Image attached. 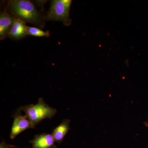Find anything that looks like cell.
<instances>
[{"mask_svg": "<svg viewBox=\"0 0 148 148\" xmlns=\"http://www.w3.org/2000/svg\"><path fill=\"white\" fill-rule=\"evenodd\" d=\"M70 123L71 121L70 120H64L61 124L53 130L51 135L53 136L55 142L60 144L63 141L70 129Z\"/></svg>", "mask_w": 148, "mask_h": 148, "instance_id": "obj_8", "label": "cell"}, {"mask_svg": "<svg viewBox=\"0 0 148 148\" xmlns=\"http://www.w3.org/2000/svg\"><path fill=\"white\" fill-rule=\"evenodd\" d=\"M15 18L6 12H2L0 16V38L1 40L8 36Z\"/></svg>", "mask_w": 148, "mask_h": 148, "instance_id": "obj_6", "label": "cell"}, {"mask_svg": "<svg viewBox=\"0 0 148 148\" xmlns=\"http://www.w3.org/2000/svg\"><path fill=\"white\" fill-rule=\"evenodd\" d=\"M17 147L16 146L10 144H7L5 142H3L0 144V148H15Z\"/></svg>", "mask_w": 148, "mask_h": 148, "instance_id": "obj_10", "label": "cell"}, {"mask_svg": "<svg viewBox=\"0 0 148 148\" xmlns=\"http://www.w3.org/2000/svg\"><path fill=\"white\" fill-rule=\"evenodd\" d=\"M19 109L24 112L25 116L35 127L42 120L51 119L57 113L56 109L47 105L42 98L39 99L36 105L30 104L22 106Z\"/></svg>", "mask_w": 148, "mask_h": 148, "instance_id": "obj_1", "label": "cell"}, {"mask_svg": "<svg viewBox=\"0 0 148 148\" xmlns=\"http://www.w3.org/2000/svg\"><path fill=\"white\" fill-rule=\"evenodd\" d=\"M27 31L28 35L34 36L48 37L50 36L48 31L44 32L36 27H27Z\"/></svg>", "mask_w": 148, "mask_h": 148, "instance_id": "obj_9", "label": "cell"}, {"mask_svg": "<svg viewBox=\"0 0 148 148\" xmlns=\"http://www.w3.org/2000/svg\"><path fill=\"white\" fill-rule=\"evenodd\" d=\"M27 28L25 22L19 18H15L8 36L15 40L22 38L28 35Z\"/></svg>", "mask_w": 148, "mask_h": 148, "instance_id": "obj_7", "label": "cell"}, {"mask_svg": "<svg viewBox=\"0 0 148 148\" xmlns=\"http://www.w3.org/2000/svg\"><path fill=\"white\" fill-rule=\"evenodd\" d=\"M9 5L12 13L24 22L36 23L39 21V14L35 5L30 1H12Z\"/></svg>", "mask_w": 148, "mask_h": 148, "instance_id": "obj_2", "label": "cell"}, {"mask_svg": "<svg viewBox=\"0 0 148 148\" xmlns=\"http://www.w3.org/2000/svg\"><path fill=\"white\" fill-rule=\"evenodd\" d=\"M72 1L70 0H54L51 3L47 18L49 20L61 21L66 26L71 24L69 11Z\"/></svg>", "mask_w": 148, "mask_h": 148, "instance_id": "obj_3", "label": "cell"}, {"mask_svg": "<svg viewBox=\"0 0 148 148\" xmlns=\"http://www.w3.org/2000/svg\"><path fill=\"white\" fill-rule=\"evenodd\" d=\"M35 126L31 123L26 116L21 115L20 109L14 116V121L10 134V138L14 139L21 132L29 128H34Z\"/></svg>", "mask_w": 148, "mask_h": 148, "instance_id": "obj_4", "label": "cell"}, {"mask_svg": "<svg viewBox=\"0 0 148 148\" xmlns=\"http://www.w3.org/2000/svg\"><path fill=\"white\" fill-rule=\"evenodd\" d=\"M30 143L32 145V148H57L51 134L43 133L36 135Z\"/></svg>", "mask_w": 148, "mask_h": 148, "instance_id": "obj_5", "label": "cell"}]
</instances>
